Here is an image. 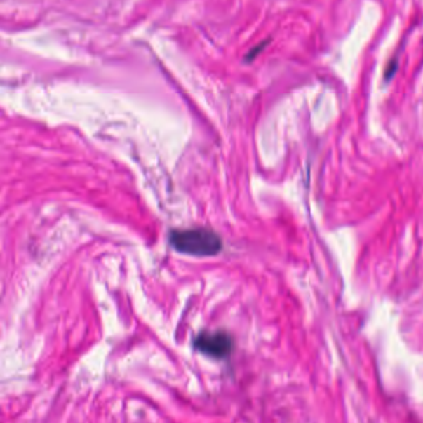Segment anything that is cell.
I'll return each mask as SVG.
<instances>
[{"mask_svg":"<svg viewBox=\"0 0 423 423\" xmlns=\"http://www.w3.org/2000/svg\"><path fill=\"white\" fill-rule=\"evenodd\" d=\"M169 242L175 251L198 257L216 256L222 250L220 236L214 231L201 227L172 231Z\"/></svg>","mask_w":423,"mask_h":423,"instance_id":"obj_1","label":"cell"},{"mask_svg":"<svg viewBox=\"0 0 423 423\" xmlns=\"http://www.w3.org/2000/svg\"><path fill=\"white\" fill-rule=\"evenodd\" d=\"M194 348L199 353L208 355L214 359H226L234 348L230 334L222 330L199 333L194 339Z\"/></svg>","mask_w":423,"mask_h":423,"instance_id":"obj_2","label":"cell"}]
</instances>
